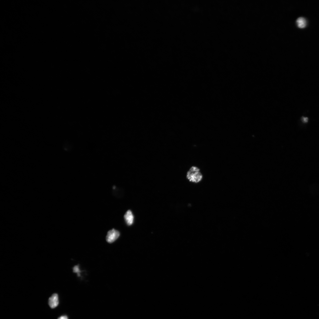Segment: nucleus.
I'll list each match as a JSON object with an SVG mask.
<instances>
[{
    "mask_svg": "<svg viewBox=\"0 0 319 319\" xmlns=\"http://www.w3.org/2000/svg\"><path fill=\"white\" fill-rule=\"evenodd\" d=\"M298 27L300 29H304L307 25V21L305 18L303 17L298 18L296 21Z\"/></svg>",
    "mask_w": 319,
    "mask_h": 319,
    "instance_id": "nucleus-5",
    "label": "nucleus"
},
{
    "mask_svg": "<svg viewBox=\"0 0 319 319\" xmlns=\"http://www.w3.org/2000/svg\"><path fill=\"white\" fill-rule=\"evenodd\" d=\"M73 271L74 273H77L78 276H80V271L78 265H76L73 268Z\"/></svg>",
    "mask_w": 319,
    "mask_h": 319,
    "instance_id": "nucleus-6",
    "label": "nucleus"
},
{
    "mask_svg": "<svg viewBox=\"0 0 319 319\" xmlns=\"http://www.w3.org/2000/svg\"><path fill=\"white\" fill-rule=\"evenodd\" d=\"M124 218L127 225L131 226L133 224L134 220V216L130 210L127 211L124 215Z\"/></svg>",
    "mask_w": 319,
    "mask_h": 319,
    "instance_id": "nucleus-4",
    "label": "nucleus"
},
{
    "mask_svg": "<svg viewBox=\"0 0 319 319\" xmlns=\"http://www.w3.org/2000/svg\"><path fill=\"white\" fill-rule=\"evenodd\" d=\"M186 178L190 182L197 184L202 180L203 175L198 168L193 166L187 172Z\"/></svg>",
    "mask_w": 319,
    "mask_h": 319,
    "instance_id": "nucleus-1",
    "label": "nucleus"
},
{
    "mask_svg": "<svg viewBox=\"0 0 319 319\" xmlns=\"http://www.w3.org/2000/svg\"><path fill=\"white\" fill-rule=\"evenodd\" d=\"M58 319H68V317L66 316H63L59 317Z\"/></svg>",
    "mask_w": 319,
    "mask_h": 319,
    "instance_id": "nucleus-7",
    "label": "nucleus"
},
{
    "mask_svg": "<svg viewBox=\"0 0 319 319\" xmlns=\"http://www.w3.org/2000/svg\"><path fill=\"white\" fill-rule=\"evenodd\" d=\"M59 304L58 296V294H54L49 299V304L52 308L57 307Z\"/></svg>",
    "mask_w": 319,
    "mask_h": 319,
    "instance_id": "nucleus-3",
    "label": "nucleus"
},
{
    "mask_svg": "<svg viewBox=\"0 0 319 319\" xmlns=\"http://www.w3.org/2000/svg\"><path fill=\"white\" fill-rule=\"evenodd\" d=\"M120 235L119 231L114 229H112L108 232L106 240L109 243H113L118 238Z\"/></svg>",
    "mask_w": 319,
    "mask_h": 319,
    "instance_id": "nucleus-2",
    "label": "nucleus"
},
{
    "mask_svg": "<svg viewBox=\"0 0 319 319\" xmlns=\"http://www.w3.org/2000/svg\"><path fill=\"white\" fill-rule=\"evenodd\" d=\"M304 121H305V122H306L308 121L307 118H304Z\"/></svg>",
    "mask_w": 319,
    "mask_h": 319,
    "instance_id": "nucleus-8",
    "label": "nucleus"
}]
</instances>
